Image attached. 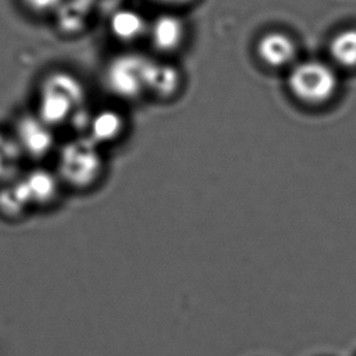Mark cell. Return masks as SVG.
I'll return each mask as SVG.
<instances>
[{"label": "cell", "instance_id": "1", "mask_svg": "<svg viewBox=\"0 0 356 356\" xmlns=\"http://www.w3.org/2000/svg\"><path fill=\"white\" fill-rule=\"evenodd\" d=\"M86 100L83 83L67 71H53L40 83L36 114L53 128L76 118Z\"/></svg>", "mask_w": 356, "mask_h": 356}, {"label": "cell", "instance_id": "2", "mask_svg": "<svg viewBox=\"0 0 356 356\" xmlns=\"http://www.w3.org/2000/svg\"><path fill=\"white\" fill-rule=\"evenodd\" d=\"M104 174V157L95 142L86 136L65 142L57 154V175L61 184L88 189Z\"/></svg>", "mask_w": 356, "mask_h": 356}, {"label": "cell", "instance_id": "3", "mask_svg": "<svg viewBox=\"0 0 356 356\" xmlns=\"http://www.w3.org/2000/svg\"><path fill=\"white\" fill-rule=\"evenodd\" d=\"M152 58L139 53L115 56L106 67L104 83L108 90L125 100H135L146 95L147 72Z\"/></svg>", "mask_w": 356, "mask_h": 356}, {"label": "cell", "instance_id": "4", "mask_svg": "<svg viewBox=\"0 0 356 356\" xmlns=\"http://www.w3.org/2000/svg\"><path fill=\"white\" fill-rule=\"evenodd\" d=\"M288 88L296 99L317 104L330 99L335 92L337 74L323 61H300L293 64L288 74Z\"/></svg>", "mask_w": 356, "mask_h": 356}, {"label": "cell", "instance_id": "5", "mask_svg": "<svg viewBox=\"0 0 356 356\" xmlns=\"http://www.w3.org/2000/svg\"><path fill=\"white\" fill-rule=\"evenodd\" d=\"M24 156L43 159L54 150V128L43 121L38 114L22 115L15 128V136Z\"/></svg>", "mask_w": 356, "mask_h": 356}, {"label": "cell", "instance_id": "6", "mask_svg": "<svg viewBox=\"0 0 356 356\" xmlns=\"http://www.w3.org/2000/svg\"><path fill=\"white\" fill-rule=\"evenodd\" d=\"M146 39L161 54H172L181 50L188 39L185 21L172 13H163L149 21Z\"/></svg>", "mask_w": 356, "mask_h": 356}, {"label": "cell", "instance_id": "7", "mask_svg": "<svg viewBox=\"0 0 356 356\" xmlns=\"http://www.w3.org/2000/svg\"><path fill=\"white\" fill-rule=\"evenodd\" d=\"M17 182L31 209L49 207L60 195L61 181L57 172H51L44 168H35Z\"/></svg>", "mask_w": 356, "mask_h": 356}, {"label": "cell", "instance_id": "8", "mask_svg": "<svg viewBox=\"0 0 356 356\" xmlns=\"http://www.w3.org/2000/svg\"><path fill=\"white\" fill-rule=\"evenodd\" d=\"M256 54L266 67L285 68L295 61L296 44L286 33L270 31L261 35L256 42Z\"/></svg>", "mask_w": 356, "mask_h": 356}, {"label": "cell", "instance_id": "9", "mask_svg": "<svg viewBox=\"0 0 356 356\" xmlns=\"http://www.w3.org/2000/svg\"><path fill=\"white\" fill-rule=\"evenodd\" d=\"M85 131L88 139L97 146L110 145L117 142L127 129V121L124 115L114 108H103L93 114H88L85 118Z\"/></svg>", "mask_w": 356, "mask_h": 356}, {"label": "cell", "instance_id": "10", "mask_svg": "<svg viewBox=\"0 0 356 356\" xmlns=\"http://www.w3.org/2000/svg\"><path fill=\"white\" fill-rule=\"evenodd\" d=\"M182 86V74L171 63L152 60L147 72L146 95L157 99L174 97Z\"/></svg>", "mask_w": 356, "mask_h": 356}, {"label": "cell", "instance_id": "11", "mask_svg": "<svg viewBox=\"0 0 356 356\" xmlns=\"http://www.w3.org/2000/svg\"><path fill=\"white\" fill-rule=\"evenodd\" d=\"M149 21L136 10L118 8L110 15L108 29L115 40L121 43H135L147 33Z\"/></svg>", "mask_w": 356, "mask_h": 356}, {"label": "cell", "instance_id": "12", "mask_svg": "<svg viewBox=\"0 0 356 356\" xmlns=\"http://www.w3.org/2000/svg\"><path fill=\"white\" fill-rule=\"evenodd\" d=\"M331 57L342 67H356V29L337 33L330 43Z\"/></svg>", "mask_w": 356, "mask_h": 356}, {"label": "cell", "instance_id": "13", "mask_svg": "<svg viewBox=\"0 0 356 356\" xmlns=\"http://www.w3.org/2000/svg\"><path fill=\"white\" fill-rule=\"evenodd\" d=\"M22 156L17 140L0 132V179H11L15 175Z\"/></svg>", "mask_w": 356, "mask_h": 356}, {"label": "cell", "instance_id": "14", "mask_svg": "<svg viewBox=\"0 0 356 356\" xmlns=\"http://www.w3.org/2000/svg\"><path fill=\"white\" fill-rule=\"evenodd\" d=\"M0 210L8 217H21L31 210L17 181L0 191Z\"/></svg>", "mask_w": 356, "mask_h": 356}, {"label": "cell", "instance_id": "15", "mask_svg": "<svg viewBox=\"0 0 356 356\" xmlns=\"http://www.w3.org/2000/svg\"><path fill=\"white\" fill-rule=\"evenodd\" d=\"M24 4L36 14H49L58 10L64 0H22Z\"/></svg>", "mask_w": 356, "mask_h": 356}, {"label": "cell", "instance_id": "16", "mask_svg": "<svg viewBox=\"0 0 356 356\" xmlns=\"http://www.w3.org/2000/svg\"><path fill=\"white\" fill-rule=\"evenodd\" d=\"M161 4L165 6H171V7H181V6H188L191 4L193 0H157Z\"/></svg>", "mask_w": 356, "mask_h": 356}]
</instances>
